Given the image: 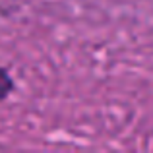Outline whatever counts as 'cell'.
Segmentation results:
<instances>
[{
    "label": "cell",
    "mask_w": 153,
    "mask_h": 153,
    "mask_svg": "<svg viewBox=\"0 0 153 153\" xmlns=\"http://www.w3.org/2000/svg\"><path fill=\"white\" fill-rule=\"evenodd\" d=\"M14 89H16V83H14V79H12L10 72H8L6 68H0V101L8 99Z\"/></svg>",
    "instance_id": "6da1fadb"
}]
</instances>
